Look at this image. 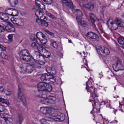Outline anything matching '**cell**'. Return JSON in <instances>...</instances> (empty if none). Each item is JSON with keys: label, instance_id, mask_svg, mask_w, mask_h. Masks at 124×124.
Instances as JSON below:
<instances>
[{"label": "cell", "instance_id": "6da1fadb", "mask_svg": "<svg viewBox=\"0 0 124 124\" xmlns=\"http://www.w3.org/2000/svg\"><path fill=\"white\" fill-rule=\"evenodd\" d=\"M32 46L33 47H35L37 49L39 52L44 57L49 58L51 56V53L48 51L46 50L41 46L38 44L37 43H33L32 44Z\"/></svg>", "mask_w": 124, "mask_h": 124}, {"label": "cell", "instance_id": "7a4b0ae2", "mask_svg": "<svg viewBox=\"0 0 124 124\" xmlns=\"http://www.w3.org/2000/svg\"><path fill=\"white\" fill-rule=\"evenodd\" d=\"M31 57L36 62L41 65H43L45 63L46 59L39 52L35 51L32 53Z\"/></svg>", "mask_w": 124, "mask_h": 124}, {"label": "cell", "instance_id": "3957f363", "mask_svg": "<svg viewBox=\"0 0 124 124\" xmlns=\"http://www.w3.org/2000/svg\"><path fill=\"white\" fill-rule=\"evenodd\" d=\"M41 81L47 84H54L56 81V78L52 75L49 74H43L40 77Z\"/></svg>", "mask_w": 124, "mask_h": 124}, {"label": "cell", "instance_id": "277c9868", "mask_svg": "<svg viewBox=\"0 0 124 124\" xmlns=\"http://www.w3.org/2000/svg\"><path fill=\"white\" fill-rule=\"evenodd\" d=\"M38 89L40 91L50 92L52 90V86L49 84L45 82H40L38 85Z\"/></svg>", "mask_w": 124, "mask_h": 124}, {"label": "cell", "instance_id": "5b68a950", "mask_svg": "<svg viewBox=\"0 0 124 124\" xmlns=\"http://www.w3.org/2000/svg\"><path fill=\"white\" fill-rule=\"evenodd\" d=\"M65 115L60 112H54L51 115V118L56 121H63L65 119Z\"/></svg>", "mask_w": 124, "mask_h": 124}, {"label": "cell", "instance_id": "8992f818", "mask_svg": "<svg viewBox=\"0 0 124 124\" xmlns=\"http://www.w3.org/2000/svg\"><path fill=\"white\" fill-rule=\"evenodd\" d=\"M98 52L102 56H106L109 55L110 52L109 49L103 46L98 45L96 46Z\"/></svg>", "mask_w": 124, "mask_h": 124}, {"label": "cell", "instance_id": "52a82bcc", "mask_svg": "<svg viewBox=\"0 0 124 124\" xmlns=\"http://www.w3.org/2000/svg\"><path fill=\"white\" fill-rule=\"evenodd\" d=\"M21 70L23 73H30L34 71L33 66L28 63H24L22 65Z\"/></svg>", "mask_w": 124, "mask_h": 124}, {"label": "cell", "instance_id": "ba28073f", "mask_svg": "<svg viewBox=\"0 0 124 124\" xmlns=\"http://www.w3.org/2000/svg\"><path fill=\"white\" fill-rule=\"evenodd\" d=\"M20 58L25 62H28L31 60V56L29 52L26 49H23L20 54Z\"/></svg>", "mask_w": 124, "mask_h": 124}, {"label": "cell", "instance_id": "9c48e42d", "mask_svg": "<svg viewBox=\"0 0 124 124\" xmlns=\"http://www.w3.org/2000/svg\"><path fill=\"white\" fill-rule=\"evenodd\" d=\"M0 116L5 121L6 124H12L13 121L11 116L7 114H1Z\"/></svg>", "mask_w": 124, "mask_h": 124}, {"label": "cell", "instance_id": "30bf717a", "mask_svg": "<svg viewBox=\"0 0 124 124\" xmlns=\"http://www.w3.org/2000/svg\"><path fill=\"white\" fill-rule=\"evenodd\" d=\"M41 111L44 114H48L51 115L55 112L54 108L50 107H43L40 108Z\"/></svg>", "mask_w": 124, "mask_h": 124}, {"label": "cell", "instance_id": "8fae6325", "mask_svg": "<svg viewBox=\"0 0 124 124\" xmlns=\"http://www.w3.org/2000/svg\"><path fill=\"white\" fill-rule=\"evenodd\" d=\"M108 24L109 27L111 30H116L118 27V25L117 24L115 20H114L111 18H110L109 19V20L108 21Z\"/></svg>", "mask_w": 124, "mask_h": 124}, {"label": "cell", "instance_id": "7c38bea8", "mask_svg": "<svg viewBox=\"0 0 124 124\" xmlns=\"http://www.w3.org/2000/svg\"><path fill=\"white\" fill-rule=\"evenodd\" d=\"M36 36L42 43L45 44L47 43V40L46 37L41 32H39L37 33Z\"/></svg>", "mask_w": 124, "mask_h": 124}, {"label": "cell", "instance_id": "4fadbf2b", "mask_svg": "<svg viewBox=\"0 0 124 124\" xmlns=\"http://www.w3.org/2000/svg\"><path fill=\"white\" fill-rule=\"evenodd\" d=\"M113 68L114 70L115 71H118L120 70H122L124 69V66L120 62H117L115 63L113 65Z\"/></svg>", "mask_w": 124, "mask_h": 124}, {"label": "cell", "instance_id": "5bb4252c", "mask_svg": "<svg viewBox=\"0 0 124 124\" xmlns=\"http://www.w3.org/2000/svg\"><path fill=\"white\" fill-rule=\"evenodd\" d=\"M40 102L41 103L46 105H53L55 103L54 100L49 98H43L40 100Z\"/></svg>", "mask_w": 124, "mask_h": 124}, {"label": "cell", "instance_id": "9a60e30c", "mask_svg": "<svg viewBox=\"0 0 124 124\" xmlns=\"http://www.w3.org/2000/svg\"><path fill=\"white\" fill-rule=\"evenodd\" d=\"M11 22L14 24L17 25L19 26H23L24 24V22L22 19L20 18L12 17L11 19Z\"/></svg>", "mask_w": 124, "mask_h": 124}, {"label": "cell", "instance_id": "2e32d148", "mask_svg": "<svg viewBox=\"0 0 124 124\" xmlns=\"http://www.w3.org/2000/svg\"><path fill=\"white\" fill-rule=\"evenodd\" d=\"M5 12L7 14L13 16H17L19 14V12L16 9L13 8L7 9L5 10Z\"/></svg>", "mask_w": 124, "mask_h": 124}, {"label": "cell", "instance_id": "e0dca14e", "mask_svg": "<svg viewBox=\"0 0 124 124\" xmlns=\"http://www.w3.org/2000/svg\"><path fill=\"white\" fill-rule=\"evenodd\" d=\"M18 97L23 105H26V101H25L22 92L21 91V89L20 88H19V90H18Z\"/></svg>", "mask_w": 124, "mask_h": 124}, {"label": "cell", "instance_id": "ac0fdd59", "mask_svg": "<svg viewBox=\"0 0 124 124\" xmlns=\"http://www.w3.org/2000/svg\"><path fill=\"white\" fill-rule=\"evenodd\" d=\"M87 36L92 39H94L96 41L99 40V38L98 36L92 32H89L87 34Z\"/></svg>", "mask_w": 124, "mask_h": 124}, {"label": "cell", "instance_id": "d6986e66", "mask_svg": "<svg viewBox=\"0 0 124 124\" xmlns=\"http://www.w3.org/2000/svg\"><path fill=\"white\" fill-rule=\"evenodd\" d=\"M35 15L38 17L39 19L43 20H46V17L41 12L39 11H36L35 12Z\"/></svg>", "mask_w": 124, "mask_h": 124}, {"label": "cell", "instance_id": "ffe728a7", "mask_svg": "<svg viewBox=\"0 0 124 124\" xmlns=\"http://www.w3.org/2000/svg\"><path fill=\"white\" fill-rule=\"evenodd\" d=\"M36 21L38 24L42 25V26L47 27L48 25V23L46 22V20H43L38 19H36Z\"/></svg>", "mask_w": 124, "mask_h": 124}, {"label": "cell", "instance_id": "44dd1931", "mask_svg": "<svg viewBox=\"0 0 124 124\" xmlns=\"http://www.w3.org/2000/svg\"><path fill=\"white\" fill-rule=\"evenodd\" d=\"M115 21L118 26L124 28V21L120 18L116 17L115 19Z\"/></svg>", "mask_w": 124, "mask_h": 124}, {"label": "cell", "instance_id": "7402d4cb", "mask_svg": "<svg viewBox=\"0 0 124 124\" xmlns=\"http://www.w3.org/2000/svg\"><path fill=\"white\" fill-rule=\"evenodd\" d=\"M46 71L49 74L54 75L56 73V71L54 68L51 67H48L46 68Z\"/></svg>", "mask_w": 124, "mask_h": 124}, {"label": "cell", "instance_id": "603a6c76", "mask_svg": "<svg viewBox=\"0 0 124 124\" xmlns=\"http://www.w3.org/2000/svg\"><path fill=\"white\" fill-rule=\"evenodd\" d=\"M40 122L42 124H57L56 122L46 119H41Z\"/></svg>", "mask_w": 124, "mask_h": 124}, {"label": "cell", "instance_id": "cb8c5ba5", "mask_svg": "<svg viewBox=\"0 0 124 124\" xmlns=\"http://www.w3.org/2000/svg\"><path fill=\"white\" fill-rule=\"evenodd\" d=\"M35 3L41 9H44L45 8V7L44 4L40 1L38 0H36Z\"/></svg>", "mask_w": 124, "mask_h": 124}, {"label": "cell", "instance_id": "d4e9b609", "mask_svg": "<svg viewBox=\"0 0 124 124\" xmlns=\"http://www.w3.org/2000/svg\"><path fill=\"white\" fill-rule=\"evenodd\" d=\"M5 30L8 32H14L15 31V29L12 26L10 25H7L5 28Z\"/></svg>", "mask_w": 124, "mask_h": 124}, {"label": "cell", "instance_id": "484cf974", "mask_svg": "<svg viewBox=\"0 0 124 124\" xmlns=\"http://www.w3.org/2000/svg\"><path fill=\"white\" fill-rule=\"evenodd\" d=\"M0 19L4 21H6L8 19V17L6 14L3 13H0Z\"/></svg>", "mask_w": 124, "mask_h": 124}, {"label": "cell", "instance_id": "4316f807", "mask_svg": "<svg viewBox=\"0 0 124 124\" xmlns=\"http://www.w3.org/2000/svg\"><path fill=\"white\" fill-rule=\"evenodd\" d=\"M84 7L86 8L92 10L93 9L94 7V4L93 3H89L86 4L84 6Z\"/></svg>", "mask_w": 124, "mask_h": 124}, {"label": "cell", "instance_id": "83f0119b", "mask_svg": "<svg viewBox=\"0 0 124 124\" xmlns=\"http://www.w3.org/2000/svg\"><path fill=\"white\" fill-rule=\"evenodd\" d=\"M0 102L6 106L9 105V102L7 100L3 98H0Z\"/></svg>", "mask_w": 124, "mask_h": 124}, {"label": "cell", "instance_id": "f1b7e54d", "mask_svg": "<svg viewBox=\"0 0 124 124\" xmlns=\"http://www.w3.org/2000/svg\"><path fill=\"white\" fill-rule=\"evenodd\" d=\"M9 3L12 6H15L18 3V0H8Z\"/></svg>", "mask_w": 124, "mask_h": 124}, {"label": "cell", "instance_id": "f546056e", "mask_svg": "<svg viewBox=\"0 0 124 124\" xmlns=\"http://www.w3.org/2000/svg\"><path fill=\"white\" fill-rule=\"evenodd\" d=\"M90 19L93 22H95L98 20L97 18L94 14L91 13L90 15Z\"/></svg>", "mask_w": 124, "mask_h": 124}, {"label": "cell", "instance_id": "4dcf8cb0", "mask_svg": "<svg viewBox=\"0 0 124 124\" xmlns=\"http://www.w3.org/2000/svg\"><path fill=\"white\" fill-rule=\"evenodd\" d=\"M118 42L119 44L124 46V38L122 37H120L118 39Z\"/></svg>", "mask_w": 124, "mask_h": 124}, {"label": "cell", "instance_id": "1f68e13d", "mask_svg": "<svg viewBox=\"0 0 124 124\" xmlns=\"http://www.w3.org/2000/svg\"><path fill=\"white\" fill-rule=\"evenodd\" d=\"M45 4H51L52 3V0H43Z\"/></svg>", "mask_w": 124, "mask_h": 124}, {"label": "cell", "instance_id": "d6a6232c", "mask_svg": "<svg viewBox=\"0 0 124 124\" xmlns=\"http://www.w3.org/2000/svg\"><path fill=\"white\" fill-rule=\"evenodd\" d=\"M1 56L2 57L3 59H8V56H7L4 53H1L0 54Z\"/></svg>", "mask_w": 124, "mask_h": 124}, {"label": "cell", "instance_id": "836d02e7", "mask_svg": "<svg viewBox=\"0 0 124 124\" xmlns=\"http://www.w3.org/2000/svg\"><path fill=\"white\" fill-rule=\"evenodd\" d=\"M52 46L55 48H57L58 47V45L57 43L56 42H53L52 43Z\"/></svg>", "mask_w": 124, "mask_h": 124}, {"label": "cell", "instance_id": "e575fe53", "mask_svg": "<svg viewBox=\"0 0 124 124\" xmlns=\"http://www.w3.org/2000/svg\"><path fill=\"white\" fill-rule=\"evenodd\" d=\"M0 49L2 51H5L6 50V48L1 44H0Z\"/></svg>", "mask_w": 124, "mask_h": 124}, {"label": "cell", "instance_id": "d590c367", "mask_svg": "<svg viewBox=\"0 0 124 124\" xmlns=\"http://www.w3.org/2000/svg\"><path fill=\"white\" fill-rule=\"evenodd\" d=\"M47 15L49 16V17H51V18H52V19H56V17L54 16H53L51 14H49V13H47Z\"/></svg>", "mask_w": 124, "mask_h": 124}, {"label": "cell", "instance_id": "8d00e7d4", "mask_svg": "<svg viewBox=\"0 0 124 124\" xmlns=\"http://www.w3.org/2000/svg\"><path fill=\"white\" fill-rule=\"evenodd\" d=\"M4 30H4V28L1 25H0V33L4 32Z\"/></svg>", "mask_w": 124, "mask_h": 124}, {"label": "cell", "instance_id": "74e56055", "mask_svg": "<svg viewBox=\"0 0 124 124\" xmlns=\"http://www.w3.org/2000/svg\"><path fill=\"white\" fill-rule=\"evenodd\" d=\"M4 108L2 106L0 105V112H2L4 110Z\"/></svg>", "mask_w": 124, "mask_h": 124}, {"label": "cell", "instance_id": "f35d334b", "mask_svg": "<svg viewBox=\"0 0 124 124\" xmlns=\"http://www.w3.org/2000/svg\"><path fill=\"white\" fill-rule=\"evenodd\" d=\"M12 38H13V36H12V35H11V34L9 35L8 36V38L9 39H10V40H12Z\"/></svg>", "mask_w": 124, "mask_h": 124}, {"label": "cell", "instance_id": "ab89813d", "mask_svg": "<svg viewBox=\"0 0 124 124\" xmlns=\"http://www.w3.org/2000/svg\"><path fill=\"white\" fill-rule=\"evenodd\" d=\"M5 93H6V94L7 95H9L10 94V93L8 91H6L5 92Z\"/></svg>", "mask_w": 124, "mask_h": 124}, {"label": "cell", "instance_id": "60d3db41", "mask_svg": "<svg viewBox=\"0 0 124 124\" xmlns=\"http://www.w3.org/2000/svg\"><path fill=\"white\" fill-rule=\"evenodd\" d=\"M62 0L66 1H68L69 0Z\"/></svg>", "mask_w": 124, "mask_h": 124}, {"label": "cell", "instance_id": "b9f144b4", "mask_svg": "<svg viewBox=\"0 0 124 124\" xmlns=\"http://www.w3.org/2000/svg\"></svg>", "mask_w": 124, "mask_h": 124}]
</instances>
